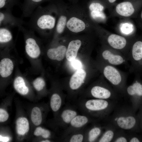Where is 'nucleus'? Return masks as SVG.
I'll use <instances>...</instances> for the list:
<instances>
[{
    "label": "nucleus",
    "instance_id": "f257e3e1",
    "mask_svg": "<svg viewBox=\"0 0 142 142\" xmlns=\"http://www.w3.org/2000/svg\"><path fill=\"white\" fill-rule=\"evenodd\" d=\"M58 16L56 5L39 6L31 16L28 22L30 29L45 37L53 35Z\"/></svg>",
    "mask_w": 142,
    "mask_h": 142
},
{
    "label": "nucleus",
    "instance_id": "f03ea898",
    "mask_svg": "<svg viewBox=\"0 0 142 142\" xmlns=\"http://www.w3.org/2000/svg\"><path fill=\"white\" fill-rule=\"evenodd\" d=\"M75 104L81 113L88 115L99 121L107 118L115 108L113 100L83 98L75 100Z\"/></svg>",
    "mask_w": 142,
    "mask_h": 142
},
{
    "label": "nucleus",
    "instance_id": "7ed1b4c3",
    "mask_svg": "<svg viewBox=\"0 0 142 142\" xmlns=\"http://www.w3.org/2000/svg\"><path fill=\"white\" fill-rule=\"evenodd\" d=\"M91 20L86 9L77 8L68 9V18L65 32L76 34L89 33Z\"/></svg>",
    "mask_w": 142,
    "mask_h": 142
},
{
    "label": "nucleus",
    "instance_id": "20e7f679",
    "mask_svg": "<svg viewBox=\"0 0 142 142\" xmlns=\"http://www.w3.org/2000/svg\"><path fill=\"white\" fill-rule=\"evenodd\" d=\"M109 119V123L117 129L130 132L135 129L137 119L131 107L123 106L114 109Z\"/></svg>",
    "mask_w": 142,
    "mask_h": 142
},
{
    "label": "nucleus",
    "instance_id": "39448f33",
    "mask_svg": "<svg viewBox=\"0 0 142 142\" xmlns=\"http://www.w3.org/2000/svg\"><path fill=\"white\" fill-rule=\"evenodd\" d=\"M79 111L75 104L68 103L65 104L55 116V125L63 130L62 133L68 127L72 119L79 114Z\"/></svg>",
    "mask_w": 142,
    "mask_h": 142
},
{
    "label": "nucleus",
    "instance_id": "423d86ee",
    "mask_svg": "<svg viewBox=\"0 0 142 142\" xmlns=\"http://www.w3.org/2000/svg\"><path fill=\"white\" fill-rule=\"evenodd\" d=\"M23 34L25 40V50L27 54L31 58L38 57L41 53L40 45L36 39L34 32L27 29L23 26L18 28Z\"/></svg>",
    "mask_w": 142,
    "mask_h": 142
},
{
    "label": "nucleus",
    "instance_id": "0eeeda50",
    "mask_svg": "<svg viewBox=\"0 0 142 142\" xmlns=\"http://www.w3.org/2000/svg\"><path fill=\"white\" fill-rule=\"evenodd\" d=\"M98 121L87 114H79L72 119L68 127L62 133L61 138L72 133L87 126L90 124Z\"/></svg>",
    "mask_w": 142,
    "mask_h": 142
},
{
    "label": "nucleus",
    "instance_id": "6e6552de",
    "mask_svg": "<svg viewBox=\"0 0 142 142\" xmlns=\"http://www.w3.org/2000/svg\"><path fill=\"white\" fill-rule=\"evenodd\" d=\"M24 23L21 19L14 16L12 13L11 10L3 9L0 11V26L11 28L22 26Z\"/></svg>",
    "mask_w": 142,
    "mask_h": 142
},
{
    "label": "nucleus",
    "instance_id": "1a4fd4ad",
    "mask_svg": "<svg viewBox=\"0 0 142 142\" xmlns=\"http://www.w3.org/2000/svg\"><path fill=\"white\" fill-rule=\"evenodd\" d=\"M58 16L53 34L55 39L58 38L65 32L68 18V9L57 6Z\"/></svg>",
    "mask_w": 142,
    "mask_h": 142
},
{
    "label": "nucleus",
    "instance_id": "9d476101",
    "mask_svg": "<svg viewBox=\"0 0 142 142\" xmlns=\"http://www.w3.org/2000/svg\"><path fill=\"white\" fill-rule=\"evenodd\" d=\"M104 6L99 3L93 2L89 5L87 11L91 20L97 22L105 21L106 16L104 12Z\"/></svg>",
    "mask_w": 142,
    "mask_h": 142
},
{
    "label": "nucleus",
    "instance_id": "9b49d317",
    "mask_svg": "<svg viewBox=\"0 0 142 142\" xmlns=\"http://www.w3.org/2000/svg\"><path fill=\"white\" fill-rule=\"evenodd\" d=\"M86 73L84 70L80 69L72 75L68 83V87L72 91L79 89L84 83Z\"/></svg>",
    "mask_w": 142,
    "mask_h": 142
},
{
    "label": "nucleus",
    "instance_id": "f8f14e48",
    "mask_svg": "<svg viewBox=\"0 0 142 142\" xmlns=\"http://www.w3.org/2000/svg\"><path fill=\"white\" fill-rule=\"evenodd\" d=\"M95 122L88 126L86 130L85 142H97L104 130V125Z\"/></svg>",
    "mask_w": 142,
    "mask_h": 142
},
{
    "label": "nucleus",
    "instance_id": "ddd939ff",
    "mask_svg": "<svg viewBox=\"0 0 142 142\" xmlns=\"http://www.w3.org/2000/svg\"><path fill=\"white\" fill-rule=\"evenodd\" d=\"M87 97L103 99L110 100L113 98L112 92L108 89L99 85L92 87Z\"/></svg>",
    "mask_w": 142,
    "mask_h": 142
},
{
    "label": "nucleus",
    "instance_id": "4468645a",
    "mask_svg": "<svg viewBox=\"0 0 142 142\" xmlns=\"http://www.w3.org/2000/svg\"><path fill=\"white\" fill-rule=\"evenodd\" d=\"M65 98L61 94L55 92L52 94L50 99L49 106L56 115L65 105Z\"/></svg>",
    "mask_w": 142,
    "mask_h": 142
},
{
    "label": "nucleus",
    "instance_id": "2eb2a0df",
    "mask_svg": "<svg viewBox=\"0 0 142 142\" xmlns=\"http://www.w3.org/2000/svg\"><path fill=\"white\" fill-rule=\"evenodd\" d=\"M82 45V40L79 38L73 39L69 42L65 54L68 60L72 61L75 59Z\"/></svg>",
    "mask_w": 142,
    "mask_h": 142
},
{
    "label": "nucleus",
    "instance_id": "dca6fc26",
    "mask_svg": "<svg viewBox=\"0 0 142 142\" xmlns=\"http://www.w3.org/2000/svg\"><path fill=\"white\" fill-rule=\"evenodd\" d=\"M103 73L105 77L113 85L118 86L121 81V78L119 71L114 67L110 65L104 68Z\"/></svg>",
    "mask_w": 142,
    "mask_h": 142
},
{
    "label": "nucleus",
    "instance_id": "f3484780",
    "mask_svg": "<svg viewBox=\"0 0 142 142\" xmlns=\"http://www.w3.org/2000/svg\"><path fill=\"white\" fill-rule=\"evenodd\" d=\"M67 48L63 45H60L55 47L50 48L47 50V56L51 59L61 61L65 56Z\"/></svg>",
    "mask_w": 142,
    "mask_h": 142
},
{
    "label": "nucleus",
    "instance_id": "a211bd4d",
    "mask_svg": "<svg viewBox=\"0 0 142 142\" xmlns=\"http://www.w3.org/2000/svg\"><path fill=\"white\" fill-rule=\"evenodd\" d=\"M104 126V131L97 142H112L119 129L110 123Z\"/></svg>",
    "mask_w": 142,
    "mask_h": 142
},
{
    "label": "nucleus",
    "instance_id": "6ab92c4d",
    "mask_svg": "<svg viewBox=\"0 0 142 142\" xmlns=\"http://www.w3.org/2000/svg\"><path fill=\"white\" fill-rule=\"evenodd\" d=\"M88 126L63 137L61 138L62 141L65 142H85L86 130Z\"/></svg>",
    "mask_w": 142,
    "mask_h": 142
},
{
    "label": "nucleus",
    "instance_id": "aec40b11",
    "mask_svg": "<svg viewBox=\"0 0 142 142\" xmlns=\"http://www.w3.org/2000/svg\"><path fill=\"white\" fill-rule=\"evenodd\" d=\"M44 0H24L22 7L23 17H30L32 14Z\"/></svg>",
    "mask_w": 142,
    "mask_h": 142
},
{
    "label": "nucleus",
    "instance_id": "412c9836",
    "mask_svg": "<svg viewBox=\"0 0 142 142\" xmlns=\"http://www.w3.org/2000/svg\"><path fill=\"white\" fill-rule=\"evenodd\" d=\"M14 67L12 60L8 58L2 59L0 62V75L3 78L9 77L12 73Z\"/></svg>",
    "mask_w": 142,
    "mask_h": 142
},
{
    "label": "nucleus",
    "instance_id": "4be33fe9",
    "mask_svg": "<svg viewBox=\"0 0 142 142\" xmlns=\"http://www.w3.org/2000/svg\"><path fill=\"white\" fill-rule=\"evenodd\" d=\"M108 41L113 48L116 49H121L125 46L126 41L123 37L116 34L110 35L108 38Z\"/></svg>",
    "mask_w": 142,
    "mask_h": 142
},
{
    "label": "nucleus",
    "instance_id": "5701e85b",
    "mask_svg": "<svg viewBox=\"0 0 142 142\" xmlns=\"http://www.w3.org/2000/svg\"><path fill=\"white\" fill-rule=\"evenodd\" d=\"M116 10L120 15L127 17L131 16L133 14L134 9L131 3L125 2L118 4L116 7Z\"/></svg>",
    "mask_w": 142,
    "mask_h": 142
},
{
    "label": "nucleus",
    "instance_id": "b1692460",
    "mask_svg": "<svg viewBox=\"0 0 142 142\" xmlns=\"http://www.w3.org/2000/svg\"><path fill=\"white\" fill-rule=\"evenodd\" d=\"M16 130L20 136H24L29 131V124L28 119L24 117L18 118L16 121Z\"/></svg>",
    "mask_w": 142,
    "mask_h": 142
},
{
    "label": "nucleus",
    "instance_id": "393cba45",
    "mask_svg": "<svg viewBox=\"0 0 142 142\" xmlns=\"http://www.w3.org/2000/svg\"><path fill=\"white\" fill-rule=\"evenodd\" d=\"M126 90L128 94L131 98L130 101L132 104L135 97L142 96V84L136 81L132 85L128 86Z\"/></svg>",
    "mask_w": 142,
    "mask_h": 142
},
{
    "label": "nucleus",
    "instance_id": "a878e982",
    "mask_svg": "<svg viewBox=\"0 0 142 142\" xmlns=\"http://www.w3.org/2000/svg\"><path fill=\"white\" fill-rule=\"evenodd\" d=\"M10 28L5 27L0 28V43L3 47L10 44L13 40V35Z\"/></svg>",
    "mask_w": 142,
    "mask_h": 142
},
{
    "label": "nucleus",
    "instance_id": "bb28decb",
    "mask_svg": "<svg viewBox=\"0 0 142 142\" xmlns=\"http://www.w3.org/2000/svg\"><path fill=\"white\" fill-rule=\"evenodd\" d=\"M13 85L16 90L21 95H26L29 92V88L26 85L24 79L21 76H18L15 78Z\"/></svg>",
    "mask_w": 142,
    "mask_h": 142
},
{
    "label": "nucleus",
    "instance_id": "cd10ccee",
    "mask_svg": "<svg viewBox=\"0 0 142 142\" xmlns=\"http://www.w3.org/2000/svg\"><path fill=\"white\" fill-rule=\"evenodd\" d=\"M102 55L104 59L108 60L110 64L113 65H119L122 63L124 61L123 58L120 56L114 55L108 50L104 51Z\"/></svg>",
    "mask_w": 142,
    "mask_h": 142
},
{
    "label": "nucleus",
    "instance_id": "c85d7f7f",
    "mask_svg": "<svg viewBox=\"0 0 142 142\" xmlns=\"http://www.w3.org/2000/svg\"><path fill=\"white\" fill-rule=\"evenodd\" d=\"M31 118L32 123L35 126H39L42 123L43 117L39 108L35 106L32 109L31 113Z\"/></svg>",
    "mask_w": 142,
    "mask_h": 142
},
{
    "label": "nucleus",
    "instance_id": "c756f323",
    "mask_svg": "<svg viewBox=\"0 0 142 142\" xmlns=\"http://www.w3.org/2000/svg\"><path fill=\"white\" fill-rule=\"evenodd\" d=\"M132 54L134 59L139 60L142 58V42L138 41L133 45Z\"/></svg>",
    "mask_w": 142,
    "mask_h": 142
},
{
    "label": "nucleus",
    "instance_id": "7c9ffc66",
    "mask_svg": "<svg viewBox=\"0 0 142 142\" xmlns=\"http://www.w3.org/2000/svg\"><path fill=\"white\" fill-rule=\"evenodd\" d=\"M34 134L36 136H41L45 139L50 138L52 135L49 130L40 126L36 128L34 131Z\"/></svg>",
    "mask_w": 142,
    "mask_h": 142
},
{
    "label": "nucleus",
    "instance_id": "2f4dec72",
    "mask_svg": "<svg viewBox=\"0 0 142 142\" xmlns=\"http://www.w3.org/2000/svg\"><path fill=\"white\" fill-rule=\"evenodd\" d=\"M112 142H129V135L125 133V131L119 129Z\"/></svg>",
    "mask_w": 142,
    "mask_h": 142
},
{
    "label": "nucleus",
    "instance_id": "473e14b6",
    "mask_svg": "<svg viewBox=\"0 0 142 142\" xmlns=\"http://www.w3.org/2000/svg\"><path fill=\"white\" fill-rule=\"evenodd\" d=\"M17 2V0H0V10H11Z\"/></svg>",
    "mask_w": 142,
    "mask_h": 142
},
{
    "label": "nucleus",
    "instance_id": "72a5a7b5",
    "mask_svg": "<svg viewBox=\"0 0 142 142\" xmlns=\"http://www.w3.org/2000/svg\"><path fill=\"white\" fill-rule=\"evenodd\" d=\"M45 85L44 79L42 77H38L36 78L33 81V85L35 89L37 91H39L43 89Z\"/></svg>",
    "mask_w": 142,
    "mask_h": 142
},
{
    "label": "nucleus",
    "instance_id": "f704fd0d",
    "mask_svg": "<svg viewBox=\"0 0 142 142\" xmlns=\"http://www.w3.org/2000/svg\"><path fill=\"white\" fill-rule=\"evenodd\" d=\"M132 25L130 23H126L122 24L121 27V29L123 33L125 34H128L133 31Z\"/></svg>",
    "mask_w": 142,
    "mask_h": 142
},
{
    "label": "nucleus",
    "instance_id": "c9c22d12",
    "mask_svg": "<svg viewBox=\"0 0 142 142\" xmlns=\"http://www.w3.org/2000/svg\"><path fill=\"white\" fill-rule=\"evenodd\" d=\"M9 117V115L7 111L5 109H0V122H3L6 121Z\"/></svg>",
    "mask_w": 142,
    "mask_h": 142
},
{
    "label": "nucleus",
    "instance_id": "e433bc0d",
    "mask_svg": "<svg viewBox=\"0 0 142 142\" xmlns=\"http://www.w3.org/2000/svg\"><path fill=\"white\" fill-rule=\"evenodd\" d=\"M72 62V65L74 68L78 69L81 68L82 64L80 61L75 59Z\"/></svg>",
    "mask_w": 142,
    "mask_h": 142
},
{
    "label": "nucleus",
    "instance_id": "4c0bfd02",
    "mask_svg": "<svg viewBox=\"0 0 142 142\" xmlns=\"http://www.w3.org/2000/svg\"><path fill=\"white\" fill-rule=\"evenodd\" d=\"M0 141L1 142H7L9 140V138L7 136H3L1 135L0 137Z\"/></svg>",
    "mask_w": 142,
    "mask_h": 142
},
{
    "label": "nucleus",
    "instance_id": "58836bf2",
    "mask_svg": "<svg viewBox=\"0 0 142 142\" xmlns=\"http://www.w3.org/2000/svg\"><path fill=\"white\" fill-rule=\"evenodd\" d=\"M41 142H51V141L49 139H45L42 140L41 141Z\"/></svg>",
    "mask_w": 142,
    "mask_h": 142
},
{
    "label": "nucleus",
    "instance_id": "ea45409f",
    "mask_svg": "<svg viewBox=\"0 0 142 142\" xmlns=\"http://www.w3.org/2000/svg\"><path fill=\"white\" fill-rule=\"evenodd\" d=\"M109 2L113 3L115 2L116 0H108Z\"/></svg>",
    "mask_w": 142,
    "mask_h": 142
},
{
    "label": "nucleus",
    "instance_id": "a19ab883",
    "mask_svg": "<svg viewBox=\"0 0 142 142\" xmlns=\"http://www.w3.org/2000/svg\"><path fill=\"white\" fill-rule=\"evenodd\" d=\"M141 122H142V115H141Z\"/></svg>",
    "mask_w": 142,
    "mask_h": 142
},
{
    "label": "nucleus",
    "instance_id": "79ce46f5",
    "mask_svg": "<svg viewBox=\"0 0 142 142\" xmlns=\"http://www.w3.org/2000/svg\"><path fill=\"white\" fill-rule=\"evenodd\" d=\"M141 18L142 19V11L141 13Z\"/></svg>",
    "mask_w": 142,
    "mask_h": 142
}]
</instances>
